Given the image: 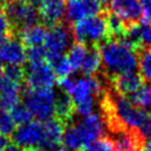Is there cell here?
Segmentation results:
<instances>
[{
    "instance_id": "6da1fadb",
    "label": "cell",
    "mask_w": 151,
    "mask_h": 151,
    "mask_svg": "<svg viewBox=\"0 0 151 151\" xmlns=\"http://www.w3.org/2000/svg\"><path fill=\"white\" fill-rule=\"evenodd\" d=\"M104 77L110 80L113 77L134 71L138 66L137 51L123 40H107L99 46Z\"/></svg>"
},
{
    "instance_id": "7a4b0ae2",
    "label": "cell",
    "mask_w": 151,
    "mask_h": 151,
    "mask_svg": "<svg viewBox=\"0 0 151 151\" xmlns=\"http://www.w3.org/2000/svg\"><path fill=\"white\" fill-rule=\"evenodd\" d=\"M104 136V122L98 113L83 117L81 121L65 127L62 141L69 151H79Z\"/></svg>"
},
{
    "instance_id": "3957f363",
    "label": "cell",
    "mask_w": 151,
    "mask_h": 151,
    "mask_svg": "<svg viewBox=\"0 0 151 151\" xmlns=\"http://www.w3.org/2000/svg\"><path fill=\"white\" fill-rule=\"evenodd\" d=\"M72 36L76 42L87 46H100L109 40L107 26V10L104 12L79 20L72 24Z\"/></svg>"
},
{
    "instance_id": "277c9868",
    "label": "cell",
    "mask_w": 151,
    "mask_h": 151,
    "mask_svg": "<svg viewBox=\"0 0 151 151\" xmlns=\"http://www.w3.org/2000/svg\"><path fill=\"white\" fill-rule=\"evenodd\" d=\"M21 98L32 117H36L39 121H47L55 114L53 104L56 91L52 88L32 89L24 87L21 90Z\"/></svg>"
},
{
    "instance_id": "5b68a950",
    "label": "cell",
    "mask_w": 151,
    "mask_h": 151,
    "mask_svg": "<svg viewBox=\"0 0 151 151\" xmlns=\"http://www.w3.org/2000/svg\"><path fill=\"white\" fill-rule=\"evenodd\" d=\"M1 10L8 19L14 36L22 29L41 24L38 9L30 2H14L7 0Z\"/></svg>"
},
{
    "instance_id": "8992f818",
    "label": "cell",
    "mask_w": 151,
    "mask_h": 151,
    "mask_svg": "<svg viewBox=\"0 0 151 151\" xmlns=\"http://www.w3.org/2000/svg\"><path fill=\"white\" fill-rule=\"evenodd\" d=\"M71 24L68 22H61L48 29L45 49L50 55H63V52L69 48L72 39Z\"/></svg>"
},
{
    "instance_id": "52a82bcc",
    "label": "cell",
    "mask_w": 151,
    "mask_h": 151,
    "mask_svg": "<svg viewBox=\"0 0 151 151\" xmlns=\"http://www.w3.org/2000/svg\"><path fill=\"white\" fill-rule=\"evenodd\" d=\"M24 72L26 87L32 89L52 88L56 82V75L47 61L28 63V68Z\"/></svg>"
},
{
    "instance_id": "ba28073f",
    "label": "cell",
    "mask_w": 151,
    "mask_h": 151,
    "mask_svg": "<svg viewBox=\"0 0 151 151\" xmlns=\"http://www.w3.org/2000/svg\"><path fill=\"white\" fill-rule=\"evenodd\" d=\"M104 11L98 0H68L66 10L67 22L73 24L79 20L93 17Z\"/></svg>"
},
{
    "instance_id": "9c48e42d",
    "label": "cell",
    "mask_w": 151,
    "mask_h": 151,
    "mask_svg": "<svg viewBox=\"0 0 151 151\" xmlns=\"http://www.w3.org/2000/svg\"><path fill=\"white\" fill-rule=\"evenodd\" d=\"M114 151H141L145 138L136 129H121L109 132Z\"/></svg>"
},
{
    "instance_id": "30bf717a",
    "label": "cell",
    "mask_w": 151,
    "mask_h": 151,
    "mask_svg": "<svg viewBox=\"0 0 151 151\" xmlns=\"http://www.w3.org/2000/svg\"><path fill=\"white\" fill-rule=\"evenodd\" d=\"M66 0H43L38 9L40 22L51 28L62 22L66 17Z\"/></svg>"
},
{
    "instance_id": "8fae6325",
    "label": "cell",
    "mask_w": 151,
    "mask_h": 151,
    "mask_svg": "<svg viewBox=\"0 0 151 151\" xmlns=\"http://www.w3.org/2000/svg\"><path fill=\"white\" fill-rule=\"evenodd\" d=\"M43 133V126L40 121L30 122L24 126L20 127L14 131V145L19 146L20 148H36L40 145L42 139Z\"/></svg>"
},
{
    "instance_id": "7c38bea8",
    "label": "cell",
    "mask_w": 151,
    "mask_h": 151,
    "mask_svg": "<svg viewBox=\"0 0 151 151\" xmlns=\"http://www.w3.org/2000/svg\"><path fill=\"white\" fill-rule=\"evenodd\" d=\"M43 133L40 145L38 146V150L41 151H55L61 147L65 126L56 118L49 119L43 121Z\"/></svg>"
},
{
    "instance_id": "4fadbf2b",
    "label": "cell",
    "mask_w": 151,
    "mask_h": 151,
    "mask_svg": "<svg viewBox=\"0 0 151 151\" xmlns=\"http://www.w3.org/2000/svg\"><path fill=\"white\" fill-rule=\"evenodd\" d=\"M27 60L24 46L18 38H10L0 45V62L7 66H22Z\"/></svg>"
},
{
    "instance_id": "5bb4252c",
    "label": "cell",
    "mask_w": 151,
    "mask_h": 151,
    "mask_svg": "<svg viewBox=\"0 0 151 151\" xmlns=\"http://www.w3.org/2000/svg\"><path fill=\"white\" fill-rule=\"evenodd\" d=\"M22 85L0 75V108L5 110L12 109L20 104Z\"/></svg>"
},
{
    "instance_id": "9a60e30c",
    "label": "cell",
    "mask_w": 151,
    "mask_h": 151,
    "mask_svg": "<svg viewBox=\"0 0 151 151\" xmlns=\"http://www.w3.org/2000/svg\"><path fill=\"white\" fill-rule=\"evenodd\" d=\"M109 11L119 16L128 24H137L141 19L140 0H111Z\"/></svg>"
},
{
    "instance_id": "2e32d148",
    "label": "cell",
    "mask_w": 151,
    "mask_h": 151,
    "mask_svg": "<svg viewBox=\"0 0 151 151\" xmlns=\"http://www.w3.org/2000/svg\"><path fill=\"white\" fill-rule=\"evenodd\" d=\"M108 82L109 86L117 93L126 97L139 89L145 81L139 73L131 71V72H126L117 77H113L110 80H108Z\"/></svg>"
},
{
    "instance_id": "e0dca14e",
    "label": "cell",
    "mask_w": 151,
    "mask_h": 151,
    "mask_svg": "<svg viewBox=\"0 0 151 151\" xmlns=\"http://www.w3.org/2000/svg\"><path fill=\"white\" fill-rule=\"evenodd\" d=\"M53 109H55L56 119L58 121H60L65 127L73 120L76 107L72 98L66 91L61 90L59 92H56Z\"/></svg>"
},
{
    "instance_id": "ac0fdd59",
    "label": "cell",
    "mask_w": 151,
    "mask_h": 151,
    "mask_svg": "<svg viewBox=\"0 0 151 151\" xmlns=\"http://www.w3.org/2000/svg\"><path fill=\"white\" fill-rule=\"evenodd\" d=\"M48 28L42 24H37L35 26L20 30L17 35V38L21 41L24 48H32L41 46L45 43Z\"/></svg>"
},
{
    "instance_id": "d6986e66",
    "label": "cell",
    "mask_w": 151,
    "mask_h": 151,
    "mask_svg": "<svg viewBox=\"0 0 151 151\" xmlns=\"http://www.w3.org/2000/svg\"><path fill=\"white\" fill-rule=\"evenodd\" d=\"M101 67V55L99 46H92L87 50V55L81 66V70L87 77L97 76Z\"/></svg>"
},
{
    "instance_id": "ffe728a7",
    "label": "cell",
    "mask_w": 151,
    "mask_h": 151,
    "mask_svg": "<svg viewBox=\"0 0 151 151\" xmlns=\"http://www.w3.org/2000/svg\"><path fill=\"white\" fill-rule=\"evenodd\" d=\"M47 62L51 67L52 71L55 72L59 78H66L69 77L72 72L71 66L67 57L63 55H50L47 52Z\"/></svg>"
},
{
    "instance_id": "44dd1931",
    "label": "cell",
    "mask_w": 151,
    "mask_h": 151,
    "mask_svg": "<svg viewBox=\"0 0 151 151\" xmlns=\"http://www.w3.org/2000/svg\"><path fill=\"white\" fill-rule=\"evenodd\" d=\"M138 66L143 81L151 86V48H141L137 51Z\"/></svg>"
},
{
    "instance_id": "7402d4cb",
    "label": "cell",
    "mask_w": 151,
    "mask_h": 151,
    "mask_svg": "<svg viewBox=\"0 0 151 151\" xmlns=\"http://www.w3.org/2000/svg\"><path fill=\"white\" fill-rule=\"evenodd\" d=\"M128 99L138 108L143 110L151 108V86L143 83L139 89L129 94Z\"/></svg>"
},
{
    "instance_id": "603a6c76",
    "label": "cell",
    "mask_w": 151,
    "mask_h": 151,
    "mask_svg": "<svg viewBox=\"0 0 151 151\" xmlns=\"http://www.w3.org/2000/svg\"><path fill=\"white\" fill-rule=\"evenodd\" d=\"M87 50L88 49L85 45H81V43L78 42L73 43L70 47L67 59L70 63L72 71H77L81 69V66H82L86 55H87Z\"/></svg>"
},
{
    "instance_id": "cb8c5ba5",
    "label": "cell",
    "mask_w": 151,
    "mask_h": 151,
    "mask_svg": "<svg viewBox=\"0 0 151 151\" xmlns=\"http://www.w3.org/2000/svg\"><path fill=\"white\" fill-rule=\"evenodd\" d=\"M11 118L14 120V124L20 126H24L31 122L32 120V114L29 111V109L22 104H19L11 110Z\"/></svg>"
},
{
    "instance_id": "d4e9b609",
    "label": "cell",
    "mask_w": 151,
    "mask_h": 151,
    "mask_svg": "<svg viewBox=\"0 0 151 151\" xmlns=\"http://www.w3.org/2000/svg\"><path fill=\"white\" fill-rule=\"evenodd\" d=\"M14 131V122L7 110L0 108V134L8 137Z\"/></svg>"
},
{
    "instance_id": "484cf974",
    "label": "cell",
    "mask_w": 151,
    "mask_h": 151,
    "mask_svg": "<svg viewBox=\"0 0 151 151\" xmlns=\"http://www.w3.org/2000/svg\"><path fill=\"white\" fill-rule=\"evenodd\" d=\"M1 75L6 76L7 78L11 79L12 81H16L20 85L24 82V69L22 66H6L4 67V70Z\"/></svg>"
},
{
    "instance_id": "4316f807",
    "label": "cell",
    "mask_w": 151,
    "mask_h": 151,
    "mask_svg": "<svg viewBox=\"0 0 151 151\" xmlns=\"http://www.w3.org/2000/svg\"><path fill=\"white\" fill-rule=\"evenodd\" d=\"M27 61L28 63H38L47 61V50L42 46L28 48L27 50Z\"/></svg>"
},
{
    "instance_id": "83f0119b",
    "label": "cell",
    "mask_w": 151,
    "mask_h": 151,
    "mask_svg": "<svg viewBox=\"0 0 151 151\" xmlns=\"http://www.w3.org/2000/svg\"><path fill=\"white\" fill-rule=\"evenodd\" d=\"M79 151H114L112 142L108 137H102Z\"/></svg>"
},
{
    "instance_id": "f1b7e54d",
    "label": "cell",
    "mask_w": 151,
    "mask_h": 151,
    "mask_svg": "<svg viewBox=\"0 0 151 151\" xmlns=\"http://www.w3.org/2000/svg\"><path fill=\"white\" fill-rule=\"evenodd\" d=\"M16 37L14 36L12 28L10 26L8 19L6 18L5 14L2 12V10L0 9V45L7 41L10 38Z\"/></svg>"
},
{
    "instance_id": "f546056e",
    "label": "cell",
    "mask_w": 151,
    "mask_h": 151,
    "mask_svg": "<svg viewBox=\"0 0 151 151\" xmlns=\"http://www.w3.org/2000/svg\"><path fill=\"white\" fill-rule=\"evenodd\" d=\"M141 22L151 24V0H140Z\"/></svg>"
},
{
    "instance_id": "4dcf8cb0",
    "label": "cell",
    "mask_w": 151,
    "mask_h": 151,
    "mask_svg": "<svg viewBox=\"0 0 151 151\" xmlns=\"http://www.w3.org/2000/svg\"><path fill=\"white\" fill-rule=\"evenodd\" d=\"M141 24V48H151V24Z\"/></svg>"
},
{
    "instance_id": "1f68e13d",
    "label": "cell",
    "mask_w": 151,
    "mask_h": 151,
    "mask_svg": "<svg viewBox=\"0 0 151 151\" xmlns=\"http://www.w3.org/2000/svg\"><path fill=\"white\" fill-rule=\"evenodd\" d=\"M139 132L141 133V136L145 139H148V138H151V113H149L148 118L145 121V123L142 124V127L140 128Z\"/></svg>"
},
{
    "instance_id": "d6a6232c",
    "label": "cell",
    "mask_w": 151,
    "mask_h": 151,
    "mask_svg": "<svg viewBox=\"0 0 151 151\" xmlns=\"http://www.w3.org/2000/svg\"><path fill=\"white\" fill-rule=\"evenodd\" d=\"M10 145V140L8 137L0 134V151H5L6 148Z\"/></svg>"
},
{
    "instance_id": "836d02e7",
    "label": "cell",
    "mask_w": 151,
    "mask_h": 151,
    "mask_svg": "<svg viewBox=\"0 0 151 151\" xmlns=\"http://www.w3.org/2000/svg\"><path fill=\"white\" fill-rule=\"evenodd\" d=\"M141 151H151V138H148L145 140Z\"/></svg>"
},
{
    "instance_id": "e575fe53",
    "label": "cell",
    "mask_w": 151,
    "mask_h": 151,
    "mask_svg": "<svg viewBox=\"0 0 151 151\" xmlns=\"http://www.w3.org/2000/svg\"><path fill=\"white\" fill-rule=\"evenodd\" d=\"M5 151H22V149L19 146H17V145L12 143V145H9V146L7 147Z\"/></svg>"
},
{
    "instance_id": "d590c367",
    "label": "cell",
    "mask_w": 151,
    "mask_h": 151,
    "mask_svg": "<svg viewBox=\"0 0 151 151\" xmlns=\"http://www.w3.org/2000/svg\"><path fill=\"white\" fill-rule=\"evenodd\" d=\"M98 1L101 4V6L107 7V6H109V4H110V1H111V0H98Z\"/></svg>"
},
{
    "instance_id": "8d00e7d4",
    "label": "cell",
    "mask_w": 151,
    "mask_h": 151,
    "mask_svg": "<svg viewBox=\"0 0 151 151\" xmlns=\"http://www.w3.org/2000/svg\"><path fill=\"white\" fill-rule=\"evenodd\" d=\"M29 1H30V4H32L33 6H36V5H40L43 0H29Z\"/></svg>"
},
{
    "instance_id": "74e56055",
    "label": "cell",
    "mask_w": 151,
    "mask_h": 151,
    "mask_svg": "<svg viewBox=\"0 0 151 151\" xmlns=\"http://www.w3.org/2000/svg\"><path fill=\"white\" fill-rule=\"evenodd\" d=\"M24 151H41V150H38V149H36V148H27Z\"/></svg>"
},
{
    "instance_id": "f35d334b",
    "label": "cell",
    "mask_w": 151,
    "mask_h": 151,
    "mask_svg": "<svg viewBox=\"0 0 151 151\" xmlns=\"http://www.w3.org/2000/svg\"><path fill=\"white\" fill-rule=\"evenodd\" d=\"M55 151H68V150H67L66 148H63V147H60V148H58V149Z\"/></svg>"
},
{
    "instance_id": "ab89813d",
    "label": "cell",
    "mask_w": 151,
    "mask_h": 151,
    "mask_svg": "<svg viewBox=\"0 0 151 151\" xmlns=\"http://www.w3.org/2000/svg\"><path fill=\"white\" fill-rule=\"evenodd\" d=\"M8 1H14V2H26V0H8Z\"/></svg>"
}]
</instances>
